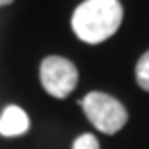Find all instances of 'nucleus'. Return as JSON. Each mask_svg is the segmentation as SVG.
<instances>
[{
	"instance_id": "f257e3e1",
	"label": "nucleus",
	"mask_w": 149,
	"mask_h": 149,
	"mask_svg": "<svg viewBox=\"0 0 149 149\" xmlns=\"http://www.w3.org/2000/svg\"><path fill=\"white\" fill-rule=\"evenodd\" d=\"M122 23V6L118 0H85L74 10L72 29L89 45L103 43Z\"/></svg>"
},
{
	"instance_id": "f03ea898",
	"label": "nucleus",
	"mask_w": 149,
	"mask_h": 149,
	"mask_svg": "<svg viewBox=\"0 0 149 149\" xmlns=\"http://www.w3.org/2000/svg\"><path fill=\"white\" fill-rule=\"evenodd\" d=\"M81 107L89 122L103 134H116L128 122V112L122 103L107 93L93 91L85 95L81 99Z\"/></svg>"
},
{
	"instance_id": "7ed1b4c3",
	"label": "nucleus",
	"mask_w": 149,
	"mask_h": 149,
	"mask_svg": "<svg viewBox=\"0 0 149 149\" xmlns=\"http://www.w3.org/2000/svg\"><path fill=\"white\" fill-rule=\"evenodd\" d=\"M39 77L45 91L54 99H66L77 85V68L64 56H47L41 62Z\"/></svg>"
},
{
	"instance_id": "20e7f679",
	"label": "nucleus",
	"mask_w": 149,
	"mask_h": 149,
	"mask_svg": "<svg viewBox=\"0 0 149 149\" xmlns=\"http://www.w3.org/2000/svg\"><path fill=\"white\" fill-rule=\"evenodd\" d=\"M29 130V118L23 109L16 105L6 107L0 114V136L4 138H16Z\"/></svg>"
},
{
	"instance_id": "39448f33",
	"label": "nucleus",
	"mask_w": 149,
	"mask_h": 149,
	"mask_svg": "<svg viewBox=\"0 0 149 149\" xmlns=\"http://www.w3.org/2000/svg\"><path fill=\"white\" fill-rule=\"evenodd\" d=\"M136 79H138L139 87L145 89V91H149V50L138 60V66H136Z\"/></svg>"
},
{
	"instance_id": "423d86ee",
	"label": "nucleus",
	"mask_w": 149,
	"mask_h": 149,
	"mask_svg": "<svg viewBox=\"0 0 149 149\" xmlns=\"http://www.w3.org/2000/svg\"><path fill=\"white\" fill-rule=\"evenodd\" d=\"M72 149H99V141H97V138L91 136V134H83V136H79V138L74 141Z\"/></svg>"
},
{
	"instance_id": "0eeeda50",
	"label": "nucleus",
	"mask_w": 149,
	"mask_h": 149,
	"mask_svg": "<svg viewBox=\"0 0 149 149\" xmlns=\"http://www.w3.org/2000/svg\"><path fill=\"white\" fill-rule=\"evenodd\" d=\"M14 0H0V6H8V4H12Z\"/></svg>"
}]
</instances>
